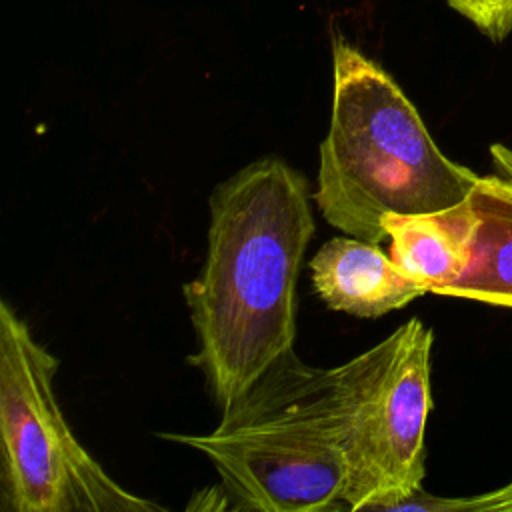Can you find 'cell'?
Wrapping results in <instances>:
<instances>
[{"mask_svg": "<svg viewBox=\"0 0 512 512\" xmlns=\"http://www.w3.org/2000/svg\"><path fill=\"white\" fill-rule=\"evenodd\" d=\"M208 250L184 284L198 336L194 364L220 410L296 338V280L314 234L308 180L278 156L250 162L208 200Z\"/></svg>", "mask_w": 512, "mask_h": 512, "instance_id": "cell-1", "label": "cell"}, {"mask_svg": "<svg viewBox=\"0 0 512 512\" xmlns=\"http://www.w3.org/2000/svg\"><path fill=\"white\" fill-rule=\"evenodd\" d=\"M332 54V114L314 194L324 220L380 244L386 214H432L466 200L480 176L440 152L394 78L342 36Z\"/></svg>", "mask_w": 512, "mask_h": 512, "instance_id": "cell-2", "label": "cell"}, {"mask_svg": "<svg viewBox=\"0 0 512 512\" xmlns=\"http://www.w3.org/2000/svg\"><path fill=\"white\" fill-rule=\"evenodd\" d=\"M350 388L344 364L282 354L208 434L160 432L202 452L236 510H338L346 486Z\"/></svg>", "mask_w": 512, "mask_h": 512, "instance_id": "cell-3", "label": "cell"}, {"mask_svg": "<svg viewBox=\"0 0 512 512\" xmlns=\"http://www.w3.org/2000/svg\"><path fill=\"white\" fill-rule=\"evenodd\" d=\"M58 360L0 302V436L4 496L16 512H150L84 450L54 394Z\"/></svg>", "mask_w": 512, "mask_h": 512, "instance_id": "cell-4", "label": "cell"}, {"mask_svg": "<svg viewBox=\"0 0 512 512\" xmlns=\"http://www.w3.org/2000/svg\"><path fill=\"white\" fill-rule=\"evenodd\" d=\"M432 342V330L410 318L344 362L350 388L348 474L338 510H392L422 488Z\"/></svg>", "mask_w": 512, "mask_h": 512, "instance_id": "cell-5", "label": "cell"}, {"mask_svg": "<svg viewBox=\"0 0 512 512\" xmlns=\"http://www.w3.org/2000/svg\"><path fill=\"white\" fill-rule=\"evenodd\" d=\"M310 270L324 304L358 318L384 316L426 294L380 244L350 234L330 238L310 260Z\"/></svg>", "mask_w": 512, "mask_h": 512, "instance_id": "cell-6", "label": "cell"}, {"mask_svg": "<svg viewBox=\"0 0 512 512\" xmlns=\"http://www.w3.org/2000/svg\"><path fill=\"white\" fill-rule=\"evenodd\" d=\"M468 202L462 266L442 294L512 308V184L496 174L480 176Z\"/></svg>", "mask_w": 512, "mask_h": 512, "instance_id": "cell-7", "label": "cell"}, {"mask_svg": "<svg viewBox=\"0 0 512 512\" xmlns=\"http://www.w3.org/2000/svg\"><path fill=\"white\" fill-rule=\"evenodd\" d=\"M452 10L470 20L492 42L512 32V0H446Z\"/></svg>", "mask_w": 512, "mask_h": 512, "instance_id": "cell-8", "label": "cell"}, {"mask_svg": "<svg viewBox=\"0 0 512 512\" xmlns=\"http://www.w3.org/2000/svg\"><path fill=\"white\" fill-rule=\"evenodd\" d=\"M470 512H512V482L470 498Z\"/></svg>", "mask_w": 512, "mask_h": 512, "instance_id": "cell-9", "label": "cell"}, {"mask_svg": "<svg viewBox=\"0 0 512 512\" xmlns=\"http://www.w3.org/2000/svg\"><path fill=\"white\" fill-rule=\"evenodd\" d=\"M490 158L494 166V174L512 184V148L504 144H492L490 146Z\"/></svg>", "mask_w": 512, "mask_h": 512, "instance_id": "cell-10", "label": "cell"}]
</instances>
